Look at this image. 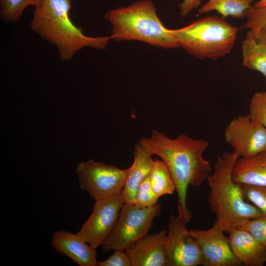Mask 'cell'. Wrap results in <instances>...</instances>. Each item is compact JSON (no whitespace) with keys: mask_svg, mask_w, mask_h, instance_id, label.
<instances>
[{"mask_svg":"<svg viewBox=\"0 0 266 266\" xmlns=\"http://www.w3.org/2000/svg\"><path fill=\"white\" fill-rule=\"evenodd\" d=\"M255 0H208L199 10L200 14L216 11L223 18L231 16L241 19L245 16Z\"/></svg>","mask_w":266,"mask_h":266,"instance_id":"18","label":"cell"},{"mask_svg":"<svg viewBox=\"0 0 266 266\" xmlns=\"http://www.w3.org/2000/svg\"><path fill=\"white\" fill-rule=\"evenodd\" d=\"M201 0H184L180 4V15L185 16L192 10L197 8L200 4Z\"/></svg>","mask_w":266,"mask_h":266,"instance_id":"27","label":"cell"},{"mask_svg":"<svg viewBox=\"0 0 266 266\" xmlns=\"http://www.w3.org/2000/svg\"><path fill=\"white\" fill-rule=\"evenodd\" d=\"M238 29L223 17H205L182 28L171 30L179 46L200 59H217L232 50Z\"/></svg>","mask_w":266,"mask_h":266,"instance_id":"5","label":"cell"},{"mask_svg":"<svg viewBox=\"0 0 266 266\" xmlns=\"http://www.w3.org/2000/svg\"><path fill=\"white\" fill-rule=\"evenodd\" d=\"M245 23L241 28L248 29L253 34H257L266 26V7H255L252 6L246 12Z\"/></svg>","mask_w":266,"mask_h":266,"instance_id":"22","label":"cell"},{"mask_svg":"<svg viewBox=\"0 0 266 266\" xmlns=\"http://www.w3.org/2000/svg\"><path fill=\"white\" fill-rule=\"evenodd\" d=\"M239 228L247 231L260 244L266 247V216L250 219Z\"/></svg>","mask_w":266,"mask_h":266,"instance_id":"25","label":"cell"},{"mask_svg":"<svg viewBox=\"0 0 266 266\" xmlns=\"http://www.w3.org/2000/svg\"><path fill=\"white\" fill-rule=\"evenodd\" d=\"M158 199L152 190L149 174L137 188L133 204L141 207H150L156 204Z\"/></svg>","mask_w":266,"mask_h":266,"instance_id":"24","label":"cell"},{"mask_svg":"<svg viewBox=\"0 0 266 266\" xmlns=\"http://www.w3.org/2000/svg\"><path fill=\"white\" fill-rule=\"evenodd\" d=\"M51 244L61 254L66 256L79 266H97L95 249L76 233L58 231L53 235Z\"/></svg>","mask_w":266,"mask_h":266,"instance_id":"14","label":"cell"},{"mask_svg":"<svg viewBox=\"0 0 266 266\" xmlns=\"http://www.w3.org/2000/svg\"><path fill=\"white\" fill-rule=\"evenodd\" d=\"M238 158L234 151L225 152L217 157L213 173L206 180L210 190L208 203L216 217L214 226L225 232L264 215L245 200L240 184L232 179L233 168Z\"/></svg>","mask_w":266,"mask_h":266,"instance_id":"3","label":"cell"},{"mask_svg":"<svg viewBox=\"0 0 266 266\" xmlns=\"http://www.w3.org/2000/svg\"><path fill=\"white\" fill-rule=\"evenodd\" d=\"M71 0H43L35 7L31 29L58 49L60 59L71 60L80 50L90 47L106 48L110 36L90 37L85 35L70 18Z\"/></svg>","mask_w":266,"mask_h":266,"instance_id":"2","label":"cell"},{"mask_svg":"<svg viewBox=\"0 0 266 266\" xmlns=\"http://www.w3.org/2000/svg\"><path fill=\"white\" fill-rule=\"evenodd\" d=\"M128 170L89 160L79 163L76 171L80 188L96 201L122 194Z\"/></svg>","mask_w":266,"mask_h":266,"instance_id":"7","label":"cell"},{"mask_svg":"<svg viewBox=\"0 0 266 266\" xmlns=\"http://www.w3.org/2000/svg\"><path fill=\"white\" fill-rule=\"evenodd\" d=\"M242 64L262 73L266 79V26L256 34L247 33L242 44Z\"/></svg>","mask_w":266,"mask_h":266,"instance_id":"17","label":"cell"},{"mask_svg":"<svg viewBox=\"0 0 266 266\" xmlns=\"http://www.w3.org/2000/svg\"><path fill=\"white\" fill-rule=\"evenodd\" d=\"M249 115L266 129V92H256L251 98Z\"/></svg>","mask_w":266,"mask_h":266,"instance_id":"23","label":"cell"},{"mask_svg":"<svg viewBox=\"0 0 266 266\" xmlns=\"http://www.w3.org/2000/svg\"><path fill=\"white\" fill-rule=\"evenodd\" d=\"M225 139L239 157L266 151V129L248 115L235 117L227 126Z\"/></svg>","mask_w":266,"mask_h":266,"instance_id":"10","label":"cell"},{"mask_svg":"<svg viewBox=\"0 0 266 266\" xmlns=\"http://www.w3.org/2000/svg\"><path fill=\"white\" fill-rule=\"evenodd\" d=\"M152 190L159 198L165 195H170L176 190L173 178L162 160L156 159L150 173Z\"/></svg>","mask_w":266,"mask_h":266,"instance_id":"19","label":"cell"},{"mask_svg":"<svg viewBox=\"0 0 266 266\" xmlns=\"http://www.w3.org/2000/svg\"><path fill=\"white\" fill-rule=\"evenodd\" d=\"M43 0H0V16L6 23H17L29 6L40 5Z\"/></svg>","mask_w":266,"mask_h":266,"instance_id":"20","label":"cell"},{"mask_svg":"<svg viewBox=\"0 0 266 266\" xmlns=\"http://www.w3.org/2000/svg\"><path fill=\"white\" fill-rule=\"evenodd\" d=\"M232 179L241 184L266 186V151L238 158L233 168Z\"/></svg>","mask_w":266,"mask_h":266,"instance_id":"16","label":"cell"},{"mask_svg":"<svg viewBox=\"0 0 266 266\" xmlns=\"http://www.w3.org/2000/svg\"><path fill=\"white\" fill-rule=\"evenodd\" d=\"M228 239L235 257L245 266H263L266 263V247L241 228L229 230Z\"/></svg>","mask_w":266,"mask_h":266,"instance_id":"13","label":"cell"},{"mask_svg":"<svg viewBox=\"0 0 266 266\" xmlns=\"http://www.w3.org/2000/svg\"><path fill=\"white\" fill-rule=\"evenodd\" d=\"M183 218L169 216L165 249L166 266L201 265V251L196 238L188 230Z\"/></svg>","mask_w":266,"mask_h":266,"instance_id":"8","label":"cell"},{"mask_svg":"<svg viewBox=\"0 0 266 266\" xmlns=\"http://www.w3.org/2000/svg\"><path fill=\"white\" fill-rule=\"evenodd\" d=\"M97 266H132V265L126 253L116 250L107 259L98 261Z\"/></svg>","mask_w":266,"mask_h":266,"instance_id":"26","label":"cell"},{"mask_svg":"<svg viewBox=\"0 0 266 266\" xmlns=\"http://www.w3.org/2000/svg\"><path fill=\"white\" fill-rule=\"evenodd\" d=\"M133 162L128 168L122 195L126 203L133 204L139 186L151 172L154 160L147 148L137 141L134 146Z\"/></svg>","mask_w":266,"mask_h":266,"instance_id":"15","label":"cell"},{"mask_svg":"<svg viewBox=\"0 0 266 266\" xmlns=\"http://www.w3.org/2000/svg\"><path fill=\"white\" fill-rule=\"evenodd\" d=\"M125 203L122 193L96 200L91 215L76 234L96 249L110 234Z\"/></svg>","mask_w":266,"mask_h":266,"instance_id":"9","label":"cell"},{"mask_svg":"<svg viewBox=\"0 0 266 266\" xmlns=\"http://www.w3.org/2000/svg\"><path fill=\"white\" fill-rule=\"evenodd\" d=\"M255 7H266V0H259L253 5Z\"/></svg>","mask_w":266,"mask_h":266,"instance_id":"28","label":"cell"},{"mask_svg":"<svg viewBox=\"0 0 266 266\" xmlns=\"http://www.w3.org/2000/svg\"><path fill=\"white\" fill-rule=\"evenodd\" d=\"M166 231L147 235L126 250L132 266H165V244Z\"/></svg>","mask_w":266,"mask_h":266,"instance_id":"12","label":"cell"},{"mask_svg":"<svg viewBox=\"0 0 266 266\" xmlns=\"http://www.w3.org/2000/svg\"><path fill=\"white\" fill-rule=\"evenodd\" d=\"M104 18L111 25L110 39L115 41H140L165 49L179 47L171 29L166 28L150 0L108 11Z\"/></svg>","mask_w":266,"mask_h":266,"instance_id":"4","label":"cell"},{"mask_svg":"<svg viewBox=\"0 0 266 266\" xmlns=\"http://www.w3.org/2000/svg\"><path fill=\"white\" fill-rule=\"evenodd\" d=\"M161 210L160 204L144 207L125 202L114 228L101 245L102 251H123L133 245L148 235L154 218Z\"/></svg>","mask_w":266,"mask_h":266,"instance_id":"6","label":"cell"},{"mask_svg":"<svg viewBox=\"0 0 266 266\" xmlns=\"http://www.w3.org/2000/svg\"><path fill=\"white\" fill-rule=\"evenodd\" d=\"M240 184L245 200L266 216V186Z\"/></svg>","mask_w":266,"mask_h":266,"instance_id":"21","label":"cell"},{"mask_svg":"<svg viewBox=\"0 0 266 266\" xmlns=\"http://www.w3.org/2000/svg\"><path fill=\"white\" fill-rule=\"evenodd\" d=\"M138 141L152 155L159 156L167 166L178 195V215L190 222L192 214L186 204L187 189L189 185L201 186L212 170L210 162L202 156L209 141L194 139L184 133L171 139L156 129L152 130L150 138L142 137Z\"/></svg>","mask_w":266,"mask_h":266,"instance_id":"1","label":"cell"},{"mask_svg":"<svg viewBox=\"0 0 266 266\" xmlns=\"http://www.w3.org/2000/svg\"><path fill=\"white\" fill-rule=\"evenodd\" d=\"M191 233L200 247L201 265L203 266H238L241 263L235 257L225 232L215 226L207 230L191 229Z\"/></svg>","mask_w":266,"mask_h":266,"instance_id":"11","label":"cell"}]
</instances>
